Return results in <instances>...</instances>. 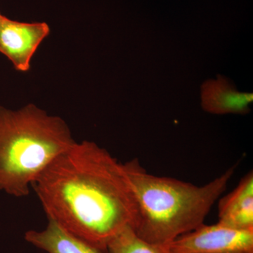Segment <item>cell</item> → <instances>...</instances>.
Here are the masks:
<instances>
[{"label":"cell","mask_w":253,"mask_h":253,"mask_svg":"<svg viewBox=\"0 0 253 253\" xmlns=\"http://www.w3.org/2000/svg\"><path fill=\"white\" fill-rule=\"evenodd\" d=\"M48 219L106 251L138 217L124 163L96 143L83 141L59 155L32 184Z\"/></svg>","instance_id":"cell-1"},{"label":"cell","mask_w":253,"mask_h":253,"mask_svg":"<svg viewBox=\"0 0 253 253\" xmlns=\"http://www.w3.org/2000/svg\"><path fill=\"white\" fill-rule=\"evenodd\" d=\"M124 166L137 204L134 232L158 246H166L204 224L235 171V167L229 168L208 184L197 186L149 174L137 159Z\"/></svg>","instance_id":"cell-2"},{"label":"cell","mask_w":253,"mask_h":253,"mask_svg":"<svg viewBox=\"0 0 253 253\" xmlns=\"http://www.w3.org/2000/svg\"><path fill=\"white\" fill-rule=\"evenodd\" d=\"M75 142L62 118L36 105L17 111L0 106V191L26 197L38 176Z\"/></svg>","instance_id":"cell-3"},{"label":"cell","mask_w":253,"mask_h":253,"mask_svg":"<svg viewBox=\"0 0 253 253\" xmlns=\"http://www.w3.org/2000/svg\"><path fill=\"white\" fill-rule=\"evenodd\" d=\"M161 247L166 253H253V229L203 224Z\"/></svg>","instance_id":"cell-4"},{"label":"cell","mask_w":253,"mask_h":253,"mask_svg":"<svg viewBox=\"0 0 253 253\" xmlns=\"http://www.w3.org/2000/svg\"><path fill=\"white\" fill-rule=\"evenodd\" d=\"M49 33L46 23L19 22L3 16L0 23V53L9 59L15 69L27 72L33 55Z\"/></svg>","instance_id":"cell-5"},{"label":"cell","mask_w":253,"mask_h":253,"mask_svg":"<svg viewBox=\"0 0 253 253\" xmlns=\"http://www.w3.org/2000/svg\"><path fill=\"white\" fill-rule=\"evenodd\" d=\"M201 106L205 111L212 114H246L251 111L253 101L252 93L242 92L234 83L224 76L208 80L201 89Z\"/></svg>","instance_id":"cell-6"},{"label":"cell","mask_w":253,"mask_h":253,"mask_svg":"<svg viewBox=\"0 0 253 253\" xmlns=\"http://www.w3.org/2000/svg\"><path fill=\"white\" fill-rule=\"evenodd\" d=\"M219 221L224 225L241 230L253 229V174L249 172L234 191L221 199Z\"/></svg>","instance_id":"cell-7"},{"label":"cell","mask_w":253,"mask_h":253,"mask_svg":"<svg viewBox=\"0 0 253 253\" xmlns=\"http://www.w3.org/2000/svg\"><path fill=\"white\" fill-rule=\"evenodd\" d=\"M24 239L46 253H107L73 235L51 219H48L47 225L42 230L26 231Z\"/></svg>","instance_id":"cell-8"},{"label":"cell","mask_w":253,"mask_h":253,"mask_svg":"<svg viewBox=\"0 0 253 253\" xmlns=\"http://www.w3.org/2000/svg\"><path fill=\"white\" fill-rule=\"evenodd\" d=\"M106 251L107 253H166L161 246L141 239L131 227L126 228L115 236Z\"/></svg>","instance_id":"cell-9"},{"label":"cell","mask_w":253,"mask_h":253,"mask_svg":"<svg viewBox=\"0 0 253 253\" xmlns=\"http://www.w3.org/2000/svg\"><path fill=\"white\" fill-rule=\"evenodd\" d=\"M2 15L1 14V13H0V23H1V19H2L3 18Z\"/></svg>","instance_id":"cell-10"}]
</instances>
